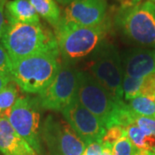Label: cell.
I'll use <instances>...</instances> for the list:
<instances>
[{"instance_id": "cell-1", "label": "cell", "mask_w": 155, "mask_h": 155, "mask_svg": "<svg viewBox=\"0 0 155 155\" xmlns=\"http://www.w3.org/2000/svg\"><path fill=\"white\" fill-rule=\"evenodd\" d=\"M1 43L11 61L39 54H60L54 32L41 22L23 23L7 20Z\"/></svg>"}, {"instance_id": "cell-2", "label": "cell", "mask_w": 155, "mask_h": 155, "mask_svg": "<svg viewBox=\"0 0 155 155\" xmlns=\"http://www.w3.org/2000/svg\"><path fill=\"white\" fill-rule=\"evenodd\" d=\"M114 27L134 44L155 48V4L126 0L114 16Z\"/></svg>"}, {"instance_id": "cell-3", "label": "cell", "mask_w": 155, "mask_h": 155, "mask_svg": "<svg viewBox=\"0 0 155 155\" xmlns=\"http://www.w3.org/2000/svg\"><path fill=\"white\" fill-rule=\"evenodd\" d=\"M110 28L107 20L95 27H84L61 20L54 28V35L63 61L74 63L91 55L104 41Z\"/></svg>"}, {"instance_id": "cell-4", "label": "cell", "mask_w": 155, "mask_h": 155, "mask_svg": "<svg viewBox=\"0 0 155 155\" xmlns=\"http://www.w3.org/2000/svg\"><path fill=\"white\" fill-rule=\"evenodd\" d=\"M11 78L28 94L41 93L53 81L61 65V54H39L11 61Z\"/></svg>"}, {"instance_id": "cell-5", "label": "cell", "mask_w": 155, "mask_h": 155, "mask_svg": "<svg viewBox=\"0 0 155 155\" xmlns=\"http://www.w3.org/2000/svg\"><path fill=\"white\" fill-rule=\"evenodd\" d=\"M77 98L82 105L97 116L106 129L116 126L121 101H116L90 72H78Z\"/></svg>"}, {"instance_id": "cell-6", "label": "cell", "mask_w": 155, "mask_h": 155, "mask_svg": "<svg viewBox=\"0 0 155 155\" xmlns=\"http://www.w3.org/2000/svg\"><path fill=\"white\" fill-rule=\"evenodd\" d=\"M42 110L37 97L20 96L7 118L14 130L39 155L45 154L41 125Z\"/></svg>"}, {"instance_id": "cell-7", "label": "cell", "mask_w": 155, "mask_h": 155, "mask_svg": "<svg viewBox=\"0 0 155 155\" xmlns=\"http://www.w3.org/2000/svg\"><path fill=\"white\" fill-rule=\"evenodd\" d=\"M90 73L116 101L123 97L122 59L114 44L104 41L91 54Z\"/></svg>"}, {"instance_id": "cell-8", "label": "cell", "mask_w": 155, "mask_h": 155, "mask_svg": "<svg viewBox=\"0 0 155 155\" xmlns=\"http://www.w3.org/2000/svg\"><path fill=\"white\" fill-rule=\"evenodd\" d=\"M78 70L74 63L63 61L58 73L44 91L37 95L46 110L62 111L77 97Z\"/></svg>"}, {"instance_id": "cell-9", "label": "cell", "mask_w": 155, "mask_h": 155, "mask_svg": "<svg viewBox=\"0 0 155 155\" xmlns=\"http://www.w3.org/2000/svg\"><path fill=\"white\" fill-rule=\"evenodd\" d=\"M41 139L50 155H82L86 145L65 119L54 115L41 125Z\"/></svg>"}, {"instance_id": "cell-10", "label": "cell", "mask_w": 155, "mask_h": 155, "mask_svg": "<svg viewBox=\"0 0 155 155\" xmlns=\"http://www.w3.org/2000/svg\"><path fill=\"white\" fill-rule=\"evenodd\" d=\"M61 113L86 146L95 141L102 143L106 132L105 127L97 116L78 102L77 97Z\"/></svg>"}, {"instance_id": "cell-11", "label": "cell", "mask_w": 155, "mask_h": 155, "mask_svg": "<svg viewBox=\"0 0 155 155\" xmlns=\"http://www.w3.org/2000/svg\"><path fill=\"white\" fill-rule=\"evenodd\" d=\"M106 0H73L67 5L61 20L84 27H95L106 22Z\"/></svg>"}, {"instance_id": "cell-12", "label": "cell", "mask_w": 155, "mask_h": 155, "mask_svg": "<svg viewBox=\"0 0 155 155\" xmlns=\"http://www.w3.org/2000/svg\"><path fill=\"white\" fill-rule=\"evenodd\" d=\"M121 59L126 76L144 78L155 72V49H127L122 53Z\"/></svg>"}, {"instance_id": "cell-13", "label": "cell", "mask_w": 155, "mask_h": 155, "mask_svg": "<svg viewBox=\"0 0 155 155\" xmlns=\"http://www.w3.org/2000/svg\"><path fill=\"white\" fill-rule=\"evenodd\" d=\"M0 153L3 155H39L6 118H0Z\"/></svg>"}, {"instance_id": "cell-14", "label": "cell", "mask_w": 155, "mask_h": 155, "mask_svg": "<svg viewBox=\"0 0 155 155\" xmlns=\"http://www.w3.org/2000/svg\"><path fill=\"white\" fill-rule=\"evenodd\" d=\"M7 20L23 23H39L40 17L29 0H11L6 3Z\"/></svg>"}, {"instance_id": "cell-15", "label": "cell", "mask_w": 155, "mask_h": 155, "mask_svg": "<svg viewBox=\"0 0 155 155\" xmlns=\"http://www.w3.org/2000/svg\"><path fill=\"white\" fill-rule=\"evenodd\" d=\"M39 17H42L54 28L59 24L62 14L55 0H29Z\"/></svg>"}, {"instance_id": "cell-16", "label": "cell", "mask_w": 155, "mask_h": 155, "mask_svg": "<svg viewBox=\"0 0 155 155\" xmlns=\"http://www.w3.org/2000/svg\"><path fill=\"white\" fill-rule=\"evenodd\" d=\"M127 136L134 146L139 150H145L155 153V135L143 132L135 124H130L125 127Z\"/></svg>"}, {"instance_id": "cell-17", "label": "cell", "mask_w": 155, "mask_h": 155, "mask_svg": "<svg viewBox=\"0 0 155 155\" xmlns=\"http://www.w3.org/2000/svg\"><path fill=\"white\" fill-rule=\"evenodd\" d=\"M19 86L13 81L0 91V118H8L12 108L20 97Z\"/></svg>"}, {"instance_id": "cell-18", "label": "cell", "mask_w": 155, "mask_h": 155, "mask_svg": "<svg viewBox=\"0 0 155 155\" xmlns=\"http://www.w3.org/2000/svg\"><path fill=\"white\" fill-rule=\"evenodd\" d=\"M127 105L134 113L139 116L155 119V97L138 96L129 100Z\"/></svg>"}, {"instance_id": "cell-19", "label": "cell", "mask_w": 155, "mask_h": 155, "mask_svg": "<svg viewBox=\"0 0 155 155\" xmlns=\"http://www.w3.org/2000/svg\"><path fill=\"white\" fill-rule=\"evenodd\" d=\"M142 78H133L124 75L122 81L123 96L126 101L133 99L140 96V90L141 86Z\"/></svg>"}, {"instance_id": "cell-20", "label": "cell", "mask_w": 155, "mask_h": 155, "mask_svg": "<svg viewBox=\"0 0 155 155\" xmlns=\"http://www.w3.org/2000/svg\"><path fill=\"white\" fill-rule=\"evenodd\" d=\"M138 149L134 146L127 134L120 138L112 147L113 155H135Z\"/></svg>"}, {"instance_id": "cell-21", "label": "cell", "mask_w": 155, "mask_h": 155, "mask_svg": "<svg viewBox=\"0 0 155 155\" xmlns=\"http://www.w3.org/2000/svg\"><path fill=\"white\" fill-rule=\"evenodd\" d=\"M126 134V128L121 126H112L106 129L105 134L102 140V144H107L113 147L116 141Z\"/></svg>"}, {"instance_id": "cell-22", "label": "cell", "mask_w": 155, "mask_h": 155, "mask_svg": "<svg viewBox=\"0 0 155 155\" xmlns=\"http://www.w3.org/2000/svg\"><path fill=\"white\" fill-rule=\"evenodd\" d=\"M132 120L143 132L155 135V119L139 116L132 111Z\"/></svg>"}, {"instance_id": "cell-23", "label": "cell", "mask_w": 155, "mask_h": 155, "mask_svg": "<svg viewBox=\"0 0 155 155\" xmlns=\"http://www.w3.org/2000/svg\"><path fill=\"white\" fill-rule=\"evenodd\" d=\"M140 96L155 97V72L142 78Z\"/></svg>"}, {"instance_id": "cell-24", "label": "cell", "mask_w": 155, "mask_h": 155, "mask_svg": "<svg viewBox=\"0 0 155 155\" xmlns=\"http://www.w3.org/2000/svg\"><path fill=\"white\" fill-rule=\"evenodd\" d=\"M12 63L5 47L0 43V74L8 75L11 77Z\"/></svg>"}, {"instance_id": "cell-25", "label": "cell", "mask_w": 155, "mask_h": 155, "mask_svg": "<svg viewBox=\"0 0 155 155\" xmlns=\"http://www.w3.org/2000/svg\"><path fill=\"white\" fill-rule=\"evenodd\" d=\"M7 0H0V39L2 38L4 32L5 30L6 20L5 17V5Z\"/></svg>"}, {"instance_id": "cell-26", "label": "cell", "mask_w": 155, "mask_h": 155, "mask_svg": "<svg viewBox=\"0 0 155 155\" xmlns=\"http://www.w3.org/2000/svg\"><path fill=\"white\" fill-rule=\"evenodd\" d=\"M102 152H103L102 143L98 141H95L86 146V148L84 153L85 155H102Z\"/></svg>"}, {"instance_id": "cell-27", "label": "cell", "mask_w": 155, "mask_h": 155, "mask_svg": "<svg viewBox=\"0 0 155 155\" xmlns=\"http://www.w3.org/2000/svg\"><path fill=\"white\" fill-rule=\"evenodd\" d=\"M11 81H12V78L11 76L0 74V91H2L8 84L11 83Z\"/></svg>"}, {"instance_id": "cell-28", "label": "cell", "mask_w": 155, "mask_h": 155, "mask_svg": "<svg viewBox=\"0 0 155 155\" xmlns=\"http://www.w3.org/2000/svg\"><path fill=\"white\" fill-rule=\"evenodd\" d=\"M102 147H103V152H102V155H113L112 153V147L109 146L107 144H102Z\"/></svg>"}, {"instance_id": "cell-29", "label": "cell", "mask_w": 155, "mask_h": 155, "mask_svg": "<svg viewBox=\"0 0 155 155\" xmlns=\"http://www.w3.org/2000/svg\"><path fill=\"white\" fill-rule=\"evenodd\" d=\"M55 1L61 4V5H68L73 0H55Z\"/></svg>"}, {"instance_id": "cell-30", "label": "cell", "mask_w": 155, "mask_h": 155, "mask_svg": "<svg viewBox=\"0 0 155 155\" xmlns=\"http://www.w3.org/2000/svg\"><path fill=\"white\" fill-rule=\"evenodd\" d=\"M135 155H150L148 151H145V150H139L136 152Z\"/></svg>"}, {"instance_id": "cell-31", "label": "cell", "mask_w": 155, "mask_h": 155, "mask_svg": "<svg viewBox=\"0 0 155 155\" xmlns=\"http://www.w3.org/2000/svg\"><path fill=\"white\" fill-rule=\"evenodd\" d=\"M149 154L150 155H155L154 153H152V152H149Z\"/></svg>"}, {"instance_id": "cell-32", "label": "cell", "mask_w": 155, "mask_h": 155, "mask_svg": "<svg viewBox=\"0 0 155 155\" xmlns=\"http://www.w3.org/2000/svg\"><path fill=\"white\" fill-rule=\"evenodd\" d=\"M147 1H150V2H153L155 4V0H147Z\"/></svg>"}, {"instance_id": "cell-33", "label": "cell", "mask_w": 155, "mask_h": 155, "mask_svg": "<svg viewBox=\"0 0 155 155\" xmlns=\"http://www.w3.org/2000/svg\"><path fill=\"white\" fill-rule=\"evenodd\" d=\"M82 155H85V154H84H84H82Z\"/></svg>"}]
</instances>
